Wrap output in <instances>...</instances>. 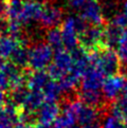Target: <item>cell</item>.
I'll list each match as a JSON object with an SVG mask.
<instances>
[{"mask_svg": "<svg viewBox=\"0 0 127 128\" xmlns=\"http://www.w3.org/2000/svg\"><path fill=\"white\" fill-rule=\"evenodd\" d=\"M89 57L91 66L96 67L105 75L116 74L120 70L121 60L116 51L112 48L104 47L96 51L89 52Z\"/></svg>", "mask_w": 127, "mask_h": 128, "instance_id": "obj_1", "label": "cell"}, {"mask_svg": "<svg viewBox=\"0 0 127 128\" xmlns=\"http://www.w3.org/2000/svg\"><path fill=\"white\" fill-rule=\"evenodd\" d=\"M74 55L73 52L67 49H60L54 54L53 62L49 66L48 73L54 80H60L65 75L73 71Z\"/></svg>", "mask_w": 127, "mask_h": 128, "instance_id": "obj_2", "label": "cell"}, {"mask_svg": "<svg viewBox=\"0 0 127 128\" xmlns=\"http://www.w3.org/2000/svg\"><path fill=\"white\" fill-rule=\"evenodd\" d=\"M87 26L80 17H68L62 24V34L64 40V47L67 50L74 51L78 49L80 44V34L83 32Z\"/></svg>", "mask_w": 127, "mask_h": 128, "instance_id": "obj_3", "label": "cell"}, {"mask_svg": "<svg viewBox=\"0 0 127 128\" xmlns=\"http://www.w3.org/2000/svg\"><path fill=\"white\" fill-rule=\"evenodd\" d=\"M65 110L72 113L76 122L84 127L98 121V111L95 107L85 104L82 100H72L65 106Z\"/></svg>", "mask_w": 127, "mask_h": 128, "instance_id": "obj_4", "label": "cell"}, {"mask_svg": "<svg viewBox=\"0 0 127 128\" xmlns=\"http://www.w3.org/2000/svg\"><path fill=\"white\" fill-rule=\"evenodd\" d=\"M53 49L48 44L39 42L29 51V67L34 71H42L53 62Z\"/></svg>", "mask_w": 127, "mask_h": 128, "instance_id": "obj_5", "label": "cell"}, {"mask_svg": "<svg viewBox=\"0 0 127 128\" xmlns=\"http://www.w3.org/2000/svg\"><path fill=\"white\" fill-rule=\"evenodd\" d=\"M80 44L87 52H93L106 47L105 29L100 26H87L80 34Z\"/></svg>", "mask_w": 127, "mask_h": 128, "instance_id": "obj_6", "label": "cell"}, {"mask_svg": "<svg viewBox=\"0 0 127 128\" xmlns=\"http://www.w3.org/2000/svg\"><path fill=\"white\" fill-rule=\"evenodd\" d=\"M80 18L86 24L103 26L105 22V16H104L103 8L98 0H88L82 8Z\"/></svg>", "mask_w": 127, "mask_h": 128, "instance_id": "obj_7", "label": "cell"}, {"mask_svg": "<svg viewBox=\"0 0 127 128\" xmlns=\"http://www.w3.org/2000/svg\"><path fill=\"white\" fill-rule=\"evenodd\" d=\"M105 74L94 66H90L80 78L82 91H100L105 82Z\"/></svg>", "mask_w": 127, "mask_h": 128, "instance_id": "obj_8", "label": "cell"}, {"mask_svg": "<svg viewBox=\"0 0 127 128\" xmlns=\"http://www.w3.org/2000/svg\"><path fill=\"white\" fill-rule=\"evenodd\" d=\"M44 8V3L38 0H24L21 13L18 22L22 24H30L32 21L39 20Z\"/></svg>", "mask_w": 127, "mask_h": 128, "instance_id": "obj_9", "label": "cell"}, {"mask_svg": "<svg viewBox=\"0 0 127 128\" xmlns=\"http://www.w3.org/2000/svg\"><path fill=\"white\" fill-rule=\"evenodd\" d=\"M126 82L127 80L125 77L122 74H119V73L108 76L104 82L102 88L104 98L108 100L118 98L122 93V91H123Z\"/></svg>", "mask_w": 127, "mask_h": 128, "instance_id": "obj_10", "label": "cell"}, {"mask_svg": "<svg viewBox=\"0 0 127 128\" xmlns=\"http://www.w3.org/2000/svg\"><path fill=\"white\" fill-rule=\"evenodd\" d=\"M60 108L55 102H44L37 110V121L42 126L50 128L60 116Z\"/></svg>", "mask_w": 127, "mask_h": 128, "instance_id": "obj_11", "label": "cell"}, {"mask_svg": "<svg viewBox=\"0 0 127 128\" xmlns=\"http://www.w3.org/2000/svg\"><path fill=\"white\" fill-rule=\"evenodd\" d=\"M24 40L21 38L14 37L8 34H3L0 36V58L1 59H6L12 57V55L15 53V51L24 44Z\"/></svg>", "mask_w": 127, "mask_h": 128, "instance_id": "obj_12", "label": "cell"}, {"mask_svg": "<svg viewBox=\"0 0 127 128\" xmlns=\"http://www.w3.org/2000/svg\"><path fill=\"white\" fill-rule=\"evenodd\" d=\"M62 12L58 6L53 4H44V12L42 14L39 21L46 28L53 29L56 28L62 22Z\"/></svg>", "mask_w": 127, "mask_h": 128, "instance_id": "obj_13", "label": "cell"}, {"mask_svg": "<svg viewBox=\"0 0 127 128\" xmlns=\"http://www.w3.org/2000/svg\"><path fill=\"white\" fill-rule=\"evenodd\" d=\"M44 103V96L42 92H40V91H31L28 89L24 98V100H22L20 109L31 114L32 112H37V110L42 106Z\"/></svg>", "mask_w": 127, "mask_h": 128, "instance_id": "obj_14", "label": "cell"}, {"mask_svg": "<svg viewBox=\"0 0 127 128\" xmlns=\"http://www.w3.org/2000/svg\"><path fill=\"white\" fill-rule=\"evenodd\" d=\"M51 80V76L44 70L34 71L26 77V88L31 91H40L42 92Z\"/></svg>", "mask_w": 127, "mask_h": 128, "instance_id": "obj_15", "label": "cell"}, {"mask_svg": "<svg viewBox=\"0 0 127 128\" xmlns=\"http://www.w3.org/2000/svg\"><path fill=\"white\" fill-rule=\"evenodd\" d=\"M126 29H121L114 24H108L105 29V44L106 47L113 48L118 47V44L121 42L122 37L125 33Z\"/></svg>", "mask_w": 127, "mask_h": 128, "instance_id": "obj_16", "label": "cell"}, {"mask_svg": "<svg viewBox=\"0 0 127 128\" xmlns=\"http://www.w3.org/2000/svg\"><path fill=\"white\" fill-rule=\"evenodd\" d=\"M112 114L122 120L127 118V82L120 96L116 100V103L113 104Z\"/></svg>", "mask_w": 127, "mask_h": 128, "instance_id": "obj_17", "label": "cell"}, {"mask_svg": "<svg viewBox=\"0 0 127 128\" xmlns=\"http://www.w3.org/2000/svg\"><path fill=\"white\" fill-rule=\"evenodd\" d=\"M42 92L44 96V102H55L56 103L62 91L60 84H58V82L51 80L46 85V87L44 88Z\"/></svg>", "mask_w": 127, "mask_h": 128, "instance_id": "obj_18", "label": "cell"}, {"mask_svg": "<svg viewBox=\"0 0 127 128\" xmlns=\"http://www.w3.org/2000/svg\"><path fill=\"white\" fill-rule=\"evenodd\" d=\"M46 40H47V44L53 50L58 51V50L62 49L64 40H62V30L58 29V28L49 29V31L47 32V34H46Z\"/></svg>", "mask_w": 127, "mask_h": 128, "instance_id": "obj_19", "label": "cell"}, {"mask_svg": "<svg viewBox=\"0 0 127 128\" xmlns=\"http://www.w3.org/2000/svg\"><path fill=\"white\" fill-rule=\"evenodd\" d=\"M103 93L100 91H80V100L92 107H100L103 103Z\"/></svg>", "mask_w": 127, "mask_h": 128, "instance_id": "obj_20", "label": "cell"}, {"mask_svg": "<svg viewBox=\"0 0 127 128\" xmlns=\"http://www.w3.org/2000/svg\"><path fill=\"white\" fill-rule=\"evenodd\" d=\"M29 51L30 50L26 48V44H21L15 51V53L12 55L10 62H12L17 67L29 66Z\"/></svg>", "mask_w": 127, "mask_h": 128, "instance_id": "obj_21", "label": "cell"}, {"mask_svg": "<svg viewBox=\"0 0 127 128\" xmlns=\"http://www.w3.org/2000/svg\"><path fill=\"white\" fill-rule=\"evenodd\" d=\"M80 80V76H78V74H75L73 72H71L58 80V84H60L62 92H69V91H72L73 89L76 88Z\"/></svg>", "mask_w": 127, "mask_h": 128, "instance_id": "obj_22", "label": "cell"}, {"mask_svg": "<svg viewBox=\"0 0 127 128\" xmlns=\"http://www.w3.org/2000/svg\"><path fill=\"white\" fill-rule=\"evenodd\" d=\"M116 53H118V55H119L121 64L127 65V30L125 31L121 42H119V44H118Z\"/></svg>", "mask_w": 127, "mask_h": 128, "instance_id": "obj_23", "label": "cell"}, {"mask_svg": "<svg viewBox=\"0 0 127 128\" xmlns=\"http://www.w3.org/2000/svg\"><path fill=\"white\" fill-rule=\"evenodd\" d=\"M102 128H124V120L111 114L105 118Z\"/></svg>", "mask_w": 127, "mask_h": 128, "instance_id": "obj_24", "label": "cell"}, {"mask_svg": "<svg viewBox=\"0 0 127 128\" xmlns=\"http://www.w3.org/2000/svg\"><path fill=\"white\" fill-rule=\"evenodd\" d=\"M8 89H10V78H8L6 70L3 69L2 59L0 58V91L4 92Z\"/></svg>", "mask_w": 127, "mask_h": 128, "instance_id": "obj_25", "label": "cell"}, {"mask_svg": "<svg viewBox=\"0 0 127 128\" xmlns=\"http://www.w3.org/2000/svg\"><path fill=\"white\" fill-rule=\"evenodd\" d=\"M111 24L116 26H119L121 29H126L127 28V17L125 16L124 13H119L113 16Z\"/></svg>", "mask_w": 127, "mask_h": 128, "instance_id": "obj_26", "label": "cell"}, {"mask_svg": "<svg viewBox=\"0 0 127 128\" xmlns=\"http://www.w3.org/2000/svg\"><path fill=\"white\" fill-rule=\"evenodd\" d=\"M0 128H15V122L1 112V116H0Z\"/></svg>", "mask_w": 127, "mask_h": 128, "instance_id": "obj_27", "label": "cell"}, {"mask_svg": "<svg viewBox=\"0 0 127 128\" xmlns=\"http://www.w3.org/2000/svg\"><path fill=\"white\" fill-rule=\"evenodd\" d=\"M15 128H36V124H33L30 120L26 121H19L15 125Z\"/></svg>", "mask_w": 127, "mask_h": 128, "instance_id": "obj_28", "label": "cell"}, {"mask_svg": "<svg viewBox=\"0 0 127 128\" xmlns=\"http://www.w3.org/2000/svg\"><path fill=\"white\" fill-rule=\"evenodd\" d=\"M88 0H69V4L73 8H83Z\"/></svg>", "mask_w": 127, "mask_h": 128, "instance_id": "obj_29", "label": "cell"}, {"mask_svg": "<svg viewBox=\"0 0 127 128\" xmlns=\"http://www.w3.org/2000/svg\"><path fill=\"white\" fill-rule=\"evenodd\" d=\"M6 96L2 91H0V110H2L3 107L6 105Z\"/></svg>", "mask_w": 127, "mask_h": 128, "instance_id": "obj_30", "label": "cell"}, {"mask_svg": "<svg viewBox=\"0 0 127 128\" xmlns=\"http://www.w3.org/2000/svg\"><path fill=\"white\" fill-rule=\"evenodd\" d=\"M82 128H102V125H101V123H100L98 121H96V122L91 123V124H89L87 126H84Z\"/></svg>", "mask_w": 127, "mask_h": 128, "instance_id": "obj_31", "label": "cell"}, {"mask_svg": "<svg viewBox=\"0 0 127 128\" xmlns=\"http://www.w3.org/2000/svg\"><path fill=\"white\" fill-rule=\"evenodd\" d=\"M2 17H6V6H4V2H0V21Z\"/></svg>", "mask_w": 127, "mask_h": 128, "instance_id": "obj_32", "label": "cell"}, {"mask_svg": "<svg viewBox=\"0 0 127 128\" xmlns=\"http://www.w3.org/2000/svg\"><path fill=\"white\" fill-rule=\"evenodd\" d=\"M124 14H125V16L127 17V0L125 1V3H124Z\"/></svg>", "mask_w": 127, "mask_h": 128, "instance_id": "obj_33", "label": "cell"}, {"mask_svg": "<svg viewBox=\"0 0 127 128\" xmlns=\"http://www.w3.org/2000/svg\"><path fill=\"white\" fill-rule=\"evenodd\" d=\"M124 128H127V118L124 120Z\"/></svg>", "mask_w": 127, "mask_h": 128, "instance_id": "obj_34", "label": "cell"}, {"mask_svg": "<svg viewBox=\"0 0 127 128\" xmlns=\"http://www.w3.org/2000/svg\"><path fill=\"white\" fill-rule=\"evenodd\" d=\"M73 128H80V127H78V126H74Z\"/></svg>", "mask_w": 127, "mask_h": 128, "instance_id": "obj_35", "label": "cell"}, {"mask_svg": "<svg viewBox=\"0 0 127 128\" xmlns=\"http://www.w3.org/2000/svg\"><path fill=\"white\" fill-rule=\"evenodd\" d=\"M1 111H2V110H0V116H1Z\"/></svg>", "mask_w": 127, "mask_h": 128, "instance_id": "obj_36", "label": "cell"}, {"mask_svg": "<svg viewBox=\"0 0 127 128\" xmlns=\"http://www.w3.org/2000/svg\"><path fill=\"white\" fill-rule=\"evenodd\" d=\"M2 1H4V0H0V2H2Z\"/></svg>", "mask_w": 127, "mask_h": 128, "instance_id": "obj_37", "label": "cell"}, {"mask_svg": "<svg viewBox=\"0 0 127 128\" xmlns=\"http://www.w3.org/2000/svg\"><path fill=\"white\" fill-rule=\"evenodd\" d=\"M53 128H54V127H53Z\"/></svg>", "mask_w": 127, "mask_h": 128, "instance_id": "obj_38", "label": "cell"}]
</instances>
